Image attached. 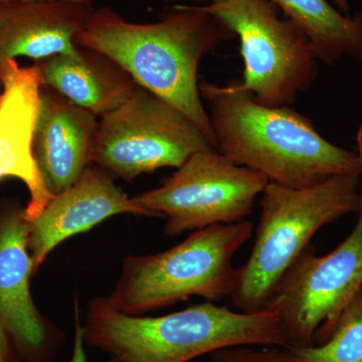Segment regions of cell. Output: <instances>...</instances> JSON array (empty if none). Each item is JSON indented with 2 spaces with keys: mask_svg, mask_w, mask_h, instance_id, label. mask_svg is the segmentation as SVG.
Returning a JSON list of instances; mask_svg holds the SVG:
<instances>
[{
  "mask_svg": "<svg viewBox=\"0 0 362 362\" xmlns=\"http://www.w3.org/2000/svg\"><path fill=\"white\" fill-rule=\"evenodd\" d=\"M233 37L228 26L197 6H173L152 23H130L102 7L93 11L75 42L113 59L140 87L182 112L216 150L197 73L202 59Z\"/></svg>",
  "mask_w": 362,
  "mask_h": 362,
  "instance_id": "cell-1",
  "label": "cell"
},
{
  "mask_svg": "<svg viewBox=\"0 0 362 362\" xmlns=\"http://www.w3.org/2000/svg\"><path fill=\"white\" fill-rule=\"evenodd\" d=\"M1 93H2V86L0 84V97H1Z\"/></svg>",
  "mask_w": 362,
  "mask_h": 362,
  "instance_id": "cell-25",
  "label": "cell"
},
{
  "mask_svg": "<svg viewBox=\"0 0 362 362\" xmlns=\"http://www.w3.org/2000/svg\"><path fill=\"white\" fill-rule=\"evenodd\" d=\"M197 8L218 18L239 39L244 75L233 85L258 103L291 107L315 83L319 59L313 45L271 0H226Z\"/></svg>",
  "mask_w": 362,
  "mask_h": 362,
  "instance_id": "cell-6",
  "label": "cell"
},
{
  "mask_svg": "<svg viewBox=\"0 0 362 362\" xmlns=\"http://www.w3.org/2000/svg\"><path fill=\"white\" fill-rule=\"evenodd\" d=\"M93 11V6L65 1L0 4V64L77 54L76 37Z\"/></svg>",
  "mask_w": 362,
  "mask_h": 362,
  "instance_id": "cell-14",
  "label": "cell"
},
{
  "mask_svg": "<svg viewBox=\"0 0 362 362\" xmlns=\"http://www.w3.org/2000/svg\"><path fill=\"white\" fill-rule=\"evenodd\" d=\"M211 149L187 115L138 86L98 122L90 163L114 178L131 181L158 169L178 168L197 152Z\"/></svg>",
  "mask_w": 362,
  "mask_h": 362,
  "instance_id": "cell-7",
  "label": "cell"
},
{
  "mask_svg": "<svg viewBox=\"0 0 362 362\" xmlns=\"http://www.w3.org/2000/svg\"><path fill=\"white\" fill-rule=\"evenodd\" d=\"M268 183L261 173L216 150H204L190 156L160 187L132 199L147 216L164 218V233L176 237L246 221Z\"/></svg>",
  "mask_w": 362,
  "mask_h": 362,
  "instance_id": "cell-9",
  "label": "cell"
},
{
  "mask_svg": "<svg viewBox=\"0 0 362 362\" xmlns=\"http://www.w3.org/2000/svg\"><path fill=\"white\" fill-rule=\"evenodd\" d=\"M361 175H339L303 188L269 182L251 254L238 268L230 300L246 313L264 310L274 288L321 228L361 206Z\"/></svg>",
  "mask_w": 362,
  "mask_h": 362,
  "instance_id": "cell-4",
  "label": "cell"
},
{
  "mask_svg": "<svg viewBox=\"0 0 362 362\" xmlns=\"http://www.w3.org/2000/svg\"><path fill=\"white\" fill-rule=\"evenodd\" d=\"M252 228L247 220L207 226L166 251L129 255L105 299L112 308L128 315H143L192 296L214 303L230 299L238 279L233 258L252 237Z\"/></svg>",
  "mask_w": 362,
  "mask_h": 362,
  "instance_id": "cell-5",
  "label": "cell"
},
{
  "mask_svg": "<svg viewBox=\"0 0 362 362\" xmlns=\"http://www.w3.org/2000/svg\"><path fill=\"white\" fill-rule=\"evenodd\" d=\"M356 143H357V156H358L359 161L362 165V122L359 125L358 130L356 133Z\"/></svg>",
  "mask_w": 362,
  "mask_h": 362,
  "instance_id": "cell-23",
  "label": "cell"
},
{
  "mask_svg": "<svg viewBox=\"0 0 362 362\" xmlns=\"http://www.w3.org/2000/svg\"><path fill=\"white\" fill-rule=\"evenodd\" d=\"M199 90L209 104L216 151L269 182L303 188L334 176H362L356 151L328 141L310 118L291 107L259 104L233 84L202 81Z\"/></svg>",
  "mask_w": 362,
  "mask_h": 362,
  "instance_id": "cell-2",
  "label": "cell"
},
{
  "mask_svg": "<svg viewBox=\"0 0 362 362\" xmlns=\"http://www.w3.org/2000/svg\"><path fill=\"white\" fill-rule=\"evenodd\" d=\"M121 214L148 216L110 173L90 164L71 187L52 197L42 213L28 221V250L35 274L59 244Z\"/></svg>",
  "mask_w": 362,
  "mask_h": 362,
  "instance_id": "cell-11",
  "label": "cell"
},
{
  "mask_svg": "<svg viewBox=\"0 0 362 362\" xmlns=\"http://www.w3.org/2000/svg\"><path fill=\"white\" fill-rule=\"evenodd\" d=\"M35 1H65L71 2V4H88V6H93V0H0V4H11V2Z\"/></svg>",
  "mask_w": 362,
  "mask_h": 362,
  "instance_id": "cell-21",
  "label": "cell"
},
{
  "mask_svg": "<svg viewBox=\"0 0 362 362\" xmlns=\"http://www.w3.org/2000/svg\"><path fill=\"white\" fill-rule=\"evenodd\" d=\"M331 4H333L340 13L351 14V6H350V0H329Z\"/></svg>",
  "mask_w": 362,
  "mask_h": 362,
  "instance_id": "cell-22",
  "label": "cell"
},
{
  "mask_svg": "<svg viewBox=\"0 0 362 362\" xmlns=\"http://www.w3.org/2000/svg\"><path fill=\"white\" fill-rule=\"evenodd\" d=\"M35 65L42 85L96 117L115 110L139 86L113 59L82 47L77 54H57Z\"/></svg>",
  "mask_w": 362,
  "mask_h": 362,
  "instance_id": "cell-15",
  "label": "cell"
},
{
  "mask_svg": "<svg viewBox=\"0 0 362 362\" xmlns=\"http://www.w3.org/2000/svg\"><path fill=\"white\" fill-rule=\"evenodd\" d=\"M216 362H285L279 352V347L258 349L254 346H238L221 350L211 354Z\"/></svg>",
  "mask_w": 362,
  "mask_h": 362,
  "instance_id": "cell-18",
  "label": "cell"
},
{
  "mask_svg": "<svg viewBox=\"0 0 362 362\" xmlns=\"http://www.w3.org/2000/svg\"><path fill=\"white\" fill-rule=\"evenodd\" d=\"M307 35L319 62L362 63V13L344 14L329 0H271Z\"/></svg>",
  "mask_w": 362,
  "mask_h": 362,
  "instance_id": "cell-16",
  "label": "cell"
},
{
  "mask_svg": "<svg viewBox=\"0 0 362 362\" xmlns=\"http://www.w3.org/2000/svg\"><path fill=\"white\" fill-rule=\"evenodd\" d=\"M83 330L85 343L116 362H190L232 347L288 346L275 312H235L209 301L151 317L121 313L95 297Z\"/></svg>",
  "mask_w": 362,
  "mask_h": 362,
  "instance_id": "cell-3",
  "label": "cell"
},
{
  "mask_svg": "<svg viewBox=\"0 0 362 362\" xmlns=\"http://www.w3.org/2000/svg\"><path fill=\"white\" fill-rule=\"evenodd\" d=\"M354 230L334 250L317 256L310 245L274 288L265 309L275 312L288 346L327 339L350 302L362 290V185Z\"/></svg>",
  "mask_w": 362,
  "mask_h": 362,
  "instance_id": "cell-8",
  "label": "cell"
},
{
  "mask_svg": "<svg viewBox=\"0 0 362 362\" xmlns=\"http://www.w3.org/2000/svg\"><path fill=\"white\" fill-rule=\"evenodd\" d=\"M97 117L42 85L33 154L52 197L71 187L90 165Z\"/></svg>",
  "mask_w": 362,
  "mask_h": 362,
  "instance_id": "cell-13",
  "label": "cell"
},
{
  "mask_svg": "<svg viewBox=\"0 0 362 362\" xmlns=\"http://www.w3.org/2000/svg\"><path fill=\"white\" fill-rule=\"evenodd\" d=\"M211 362H216V361H213V359H211Z\"/></svg>",
  "mask_w": 362,
  "mask_h": 362,
  "instance_id": "cell-26",
  "label": "cell"
},
{
  "mask_svg": "<svg viewBox=\"0 0 362 362\" xmlns=\"http://www.w3.org/2000/svg\"><path fill=\"white\" fill-rule=\"evenodd\" d=\"M0 180L18 178L30 194L26 221L37 218L52 199L33 154V136L39 112L42 76L37 66L18 61L0 64Z\"/></svg>",
  "mask_w": 362,
  "mask_h": 362,
  "instance_id": "cell-12",
  "label": "cell"
},
{
  "mask_svg": "<svg viewBox=\"0 0 362 362\" xmlns=\"http://www.w3.org/2000/svg\"><path fill=\"white\" fill-rule=\"evenodd\" d=\"M33 275L25 207L6 206L0 211V318L11 332L21 359L49 362L65 341V335L42 315L33 301Z\"/></svg>",
  "mask_w": 362,
  "mask_h": 362,
  "instance_id": "cell-10",
  "label": "cell"
},
{
  "mask_svg": "<svg viewBox=\"0 0 362 362\" xmlns=\"http://www.w3.org/2000/svg\"><path fill=\"white\" fill-rule=\"evenodd\" d=\"M285 362H362V290L342 312L327 339L309 346L279 347Z\"/></svg>",
  "mask_w": 362,
  "mask_h": 362,
  "instance_id": "cell-17",
  "label": "cell"
},
{
  "mask_svg": "<svg viewBox=\"0 0 362 362\" xmlns=\"http://www.w3.org/2000/svg\"><path fill=\"white\" fill-rule=\"evenodd\" d=\"M20 359L13 337L0 318V362H20Z\"/></svg>",
  "mask_w": 362,
  "mask_h": 362,
  "instance_id": "cell-19",
  "label": "cell"
},
{
  "mask_svg": "<svg viewBox=\"0 0 362 362\" xmlns=\"http://www.w3.org/2000/svg\"><path fill=\"white\" fill-rule=\"evenodd\" d=\"M84 330L81 322L78 301L75 302V339H74L73 354L70 362H88L85 352ZM110 362H116L112 359Z\"/></svg>",
  "mask_w": 362,
  "mask_h": 362,
  "instance_id": "cell-20",
  "label": "cell"
},
{
  "mask_svg": "<svg viewBox=\"0 0 362 362\" xmlns=\"http://www.w3.org/2000/svg\"><path fill=\"white\" fill-rule=\"evenodd\" d=\"M164 1L173 2L177 1V0H164ZM195 1H204L209 2V4H221V2H225L226 0H195Z\"/></svg>",
  "mask_w": 362,
  "mask_h": 362,
  "instance_id": "cell-24",
  "label": "cell"
}]
</instances>
